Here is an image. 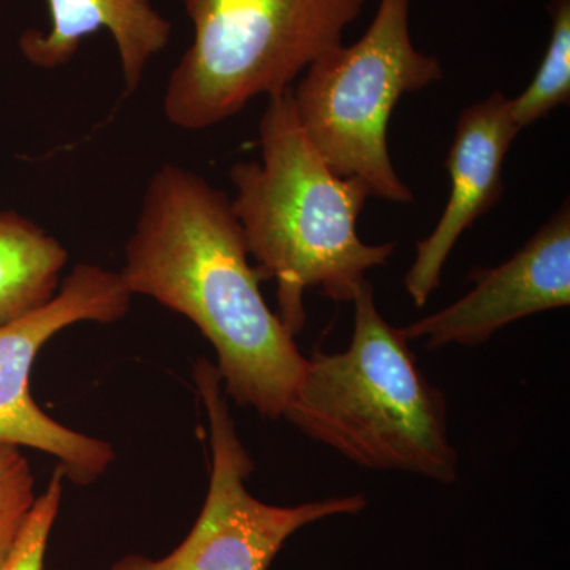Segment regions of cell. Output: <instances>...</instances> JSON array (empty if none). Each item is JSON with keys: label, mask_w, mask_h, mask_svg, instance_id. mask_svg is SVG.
<instances>
[{"label": "cell", "mask_w": 570, "mask_h": 570, "mask_svg": "<svg viewBox=\"0 0 570 570\" xmlns=\"http://www.w3.org/2000/svg\"><path fill=\"white\" fill-rule=\"evenodd\" d=\"M69 253L18 213L0 212V326L47 305L61 285Z\"/></svg>", "instance_id": "cell-11"}, {"label": "cell", "mask_w": 570, "mask_h": 570, "mask_svg": "<svg viewBox=\"0 0 570 570\" xmlns=\"http://www.w3.org/2000/svg\"><path fill=\"white\" fill-rule=\"evenodd\" d=\"M223 190L175 164L149 179L119 272L145 295L189 318L217 354L224 392L264 419H283L307 358L266 305L262 276Z\"/></svg>", "instance_id": "cell-1"}, {"label": "cell", "mask_w": 570, "mask_h": 570, "mask_svg": "<svg viewBox=\"0 0 570 570\" xmlns=\"http://www.w3.org/2000/svg\"><path fill=\"white\" fill-rule=\"evenodd\" d=\"M471 292L401 328L428 348L479 346L520 318L570 305L569 202L519 253L493 268H474Z\"/></svg>", "instance_id": "cell-8"}, {"label": "cell", "mask_w": 570, "mask_h": 570, "mask_svg": "<svg viewBox=\"0 0 570 570\" xmlns=\"http://www.w3.org/2000/svg\"><path fill=\"white\" fill-rule=\"evenodd\" d=\"M63 479L62 469L56 468L47 490L37 497L21 538L2 570H45L48 540L61 508Z\"/></svg>", "instance_id": "cell-14"}, {"label": "cell", "mask_w": 570, "mask_h": 570, "mask_svg": "<svg viewBox=\"0 0 570 570\" xmlns=\"http://www.w3.org/2000/svg\"><path fill=\"white\" fill-rule=\"evenodd\" d=\"M258 132L262 159L232 167L230 205L262 279L276 281L277 316L295 336L306 324V291L354 302L395 243L366 245L356 234L371 195L358 179L337 176L307 140L292 89L269 97Z\"/></svg>", "instance_id": "cell-2"}, {"label": "cell", "mask_w": 570, "mask_h": 570, "mask_svg": "<svg viewBox=\"0 0 570 570\" xmlns=\"http://www.w3.org/2000/svg\"><path fill=\"white\" fill-rule=\"evenodd\" d=\"M47 6L50 29H31L20 39L22 56L39 69L67 66L82 41L105 29L115 41L126 91L132 94L170 41L171 22L151 0H47Z\"/></svg>", "instance_id": "cell-10"}, {"label": "cell", "mask_w": 570, "mask_h": 570, "mask_svg": "<svg viewBox=\"0 0 570 570\" xmlns=\"http://www.w3.org/2000/svg\"><path fill=\"white\" fill-rule=\"evenodd\" d=\"M36 479L20 448L0 444V570L10 560L36 505Z\"/></svg>", "instance_id": "cell-13"}, {"label": "cell", "mask_w": 570, "mask_h": 570, "mask_svg": "<svg viewBox=\"0 0 570 570\" xmlns=\"http://www.w3.org/2000/svg\"><path fill=\"white\" fill-rule=\"evenodd\" d=\"M550 39L534 78L515 99L510 112L520 130L530 127L570 100V0H549Z\"/></svg>", "instance_id": "cell-12"}, {"label": "cell", "mask_w": 570, "mask_h": 570, "mask_svg": "<svg viewBox=\"0 0 570 570\" xmlns=\"http://www.w3.org/2000/svg\"><path fill=\"white\" fill-rule=\"evenodd\" d=\"M352 303L351 344L307 358L283 419L358 466L455 482L444 393L423 376L401 328L379 313L373 285L366 281Z\"/></svg>", "instance_id": "cell-3"}, {"label": "cell", "mask_w": 570, "mask_h": 570, "mask_svg": "<svg viewBox=\"0 0 570 570\" xmlns=\"http://www.w3.org/2000/svg\"><path fill=\"white\" fill-rule=\"evenodd\" d=\"M409 10L411 0H379L362 39L325 52L292 88L299 126L326 165L393 204H412L414 194L390 157V116L404 94L444 75L438 58L412 43Z\"/></svg>", "instance_id": "cell-5"}, {"label": "cell", "mask_w": 570, "mask_h": 570, "mask_svg": "<svg viewBox=\"0 0 570 570\" xmlns=\"http://www.w3.org/2000/svg\"><path fill=\"white\" fill-rule=\"evenodd\" d=\"M132 296L119 272L78 264L47 305L0 326V444L55 456L63 475L77 485H89L105 474L115 450L45 414L31 395V371L52 336L81 322L121 321Z\"/></svg>", "instance_id": "cell-7"}, {"label": "cell", "mask_w": 570, "mask_h": 570, "mask_svg": "<svg viewBox=\"0 0 570 570\" xmlns=\"http://www.w3.org/2000/svg\"><path fill=\"white\" fill-rule=\"evenodd\" d=\"M366 0H183L189 45L167 81L164 112L175 127L204 130L255 97L281 96L344 32Z\"/></svg>", "instance_id": "cell-4"}, {"label": "cell", "mask_w": 570, "mask_h": 570, "mask_svg": "<svg viewBox=\"0 0 570 570\" xmlns=\"http://www.w3.org/2000/svg\"><path fill=\"white\" fill-rule=\"evenodd\" d=\"M521 130L513 122L510 99L493 92L461 112L445 168L448 205L436 227L417 243V255L404 285L417 307L441 285L442 269L460 236L502 197V168Z\"/></svg>", "instance_id": "cell-9"}, {"label": "cell", "mask_w": 570, "mask_h": 570, "mask_svg": "<svg viewBox=\"0 0 570 570\" xmlns=\"http://www.w3.org/2000/svg\"><path fill=\"white\" fill-rule=\"evenodd\" d=\"M195 385L209 422L212 474L204 509L187 538L160 560L129 554L111 570H268L296 531L318 520L355 515L366 508L365 494L328 498L281 508L258 501L246 480L254 461L236 431L223 379L209 360L194 367Z\"/></svg>", "instance_id": "cell-6"}]
</instances>
